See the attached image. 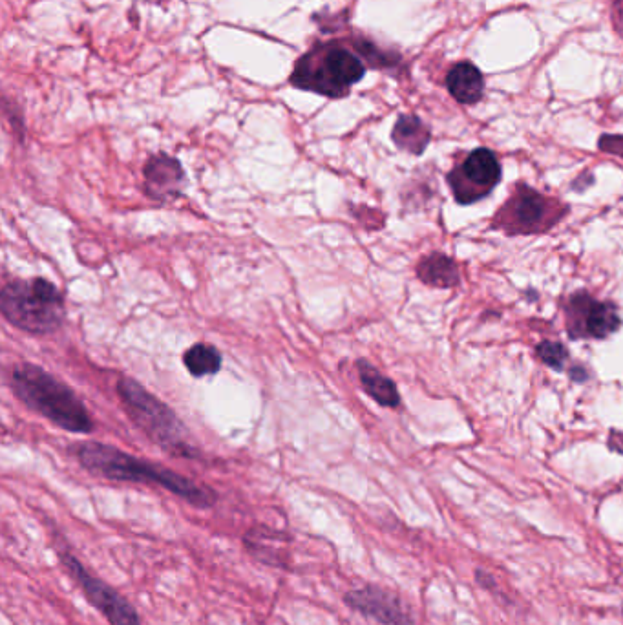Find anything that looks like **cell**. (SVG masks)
I'll return each mask as SVG.
<instances>
[{
  "label": "cell",
  "instance_id": "obj_3",
  "mask_svg": "<svg viewBox=\"0 0 623 625\" xmlns=\"http://www.w3.org/2000/svg\"><path fill=\"white\" fill-rule=\"evenodd\" d=\"M364 46L351 50L344 41L318 43L298 59L295 72L291 74V85L300 90H309L320 96L344 97L349 88L357 85L366 74V64L360 53Z\"/></svg>",
  "mask_w": 623,
  "mask_h": 625
},
{
  "label": "cell",
  "instance_id": "obj_7",
  "mask_svg": "<svg viewBox=\"0 0 623 625\" xmlns=\"http://www.w3.org/2000/svg\"><path fill=\"white\" fill-rule=\"evenodd\" d=\"M57 556L63 563L64 569L85 593L86 600L105 616L110 625H141V618L136 607L130 604L123 594L117 593L114 587L99 580L94 574L88 573L74 554L59 549Z\"/></svg>",
  "mask_w": 623,
  "mask_h": 625
},
{
  "label": "cell",
  "instance_id": "obj_18",
  "mask_svg": "<svg viewBox=\"0 0 623 625\" xmlns=\"http://www.w3.org/2000/svg\"><path fill=\"white\" fill-rule=\"evenodd\" d=\"M536 351L539 359L556 371H563L565 362L569 361V350L560 342H543Z\"/></svg>",
  "mask_w": 623,
  "mask_h": 625
},
{
  "label": "cell",
  "instance_id": "obj_16",
  "mask_svg": "<svg viewBox=\"0 0 623 625\" xmlns=\"http://www.w3.org/2000/svg\"><path fill=\"white\" fill-rule=\"evenodd\" d=\"M276 534H278V532L267 530L265 527L251 530V532H247L245 538H243L245 549L251 552V556L265 563V565H275V567L284 565L286 562L282 560L280 547L276 549V547H271V545H269L271 541L275 540Z\"/></svg>",
  "mask_w": 623,
  "mask_h": 625
},
{
  "label": "cell",
  "instance_id": "obj_14",
  "mask_svg": "<svg viewBox=\"0 0 623 625\" xmlns=\"http://www.w3.org/2000/svg\"><path fill=\"white\" fill-rule=\"evenodd\" d=\"M357 370H359L360 382L366 393L373 397L377 403L386 408H395L401 404V395L397 392L395 382L384 377L381 371L375 366H371L370 362H357Z\"/></svg>",
  "mask_w": 623,
  "mask_h": 625
},
{
  "label": "cell",
  "instance_id": "obj_8",
  "mask_svg": "<svg viewBox=\"0 0 623 625\" xmlns=\"http://www.w3.org/2000/svg\"><path fill=\"white\" fill-rule=\"evenodd\" d=\"M563 309L567 318V331L572 339H607L622 324L614 304L598 302L585 291L567 298Z\"/></svg>",
  "mask_w": 623,
  "mask_h": 625
},
{
  "label": "cell",
  "instance_id": "obj_2",
  "mask_svg": "<svg viewBox=\"0 0 623 625\" xmlns=\"http://www.w3.org/2000/svg\"><path fill=\"white\" fill-rule=\"evenodd\" d=\"M11 388L30 410L66 432L90 434L94 421L85 404L64 382L43 368L24 362L11 371Z\"/></svg>",
  "mask_w": 623,
  "mask_h": 625
},
{
  "label": "cell",
  "instance_id": "obj_10",
  "mask_svg": "<svg viewBox=\"0 0 623 625\" xmlns=\"http://www.w3.org/2000/svg\"><path fill=\"white\" fill-rule=\"evenodd\" d=\"M344 602L353 611H359L360 615L373 618L384 625L412 624V615L406 605L402 604L401 598L377 585H366L362 589L349 591L344 596Z\"/></svg>",
  "mask_w": 623,
  "mask_h": 625
},
{
  "label": "cell",
  "instance_id": "obj_15",
  "mask_svg": "<svg viewBox=\"0 0 623 625\" xmlns=\"http://www.w3.org/2000/svg\"><path fill=\"white\" fill-rule=\"evenodd\" d=\"M393 143L410 154H423L430 143V130L419 117L401 116L391 132Z\"/></svg>",
  "mask_w": 623,
  "mask_h": 625
},
{
  "label": "cell",
  "instance_id": "obj_1",
  "mask_svg": "<svg viewBox=\"0 0 623 625\" xmlns=\"http://www.w3.org/2000/svg\"><path fill=\"white\" fill-rule=\"evenodd\" d=\"M74 454L83 468L92 472L94 476L105 477L112 481L156 485V487L169 490L198 509H211L218 501V494L212 488L198 485L196 481L181 476L170 468L128 456L123 450L114 446L83 443V445L75 446Z\"/></svg>",
  "mask_w": 623,
  "mask_h": 625
},
{
  "label": "cell",
  "instance_id": "obj_13",
  "mask_svg": "<svg viewBox=\"0 0 623 625\" xmlns=\"http://www.w3.org/2000/svg\"><path fill=\"white\" fill-rule=\"evenodd\" d=\"M417 276L426 286L455 287L461 282L459 269L450 256L433 253L417 265Z\"/></svg>",
  "mask_w": 623,
  "mask_h": 625
},
{
  "label": "cell",
  "instance_id": "obj_5",
  "mask_svg": "<svg viewBox=\"0 0 623 625\" xmlns=\"http://www.w3.org/2000/svg\"><path fill=\"white\" fill-rule=\"evenodd\" d=\"M117 393L123 401L128 417L156 443L172 456L196 457L198 450L191 443V435L185 424L169 406L161 403L152 393L143 390L138 382L121 377Z\"/></svg>",
  "mask_w": 623,
  "mask_h": 625
},
{
  "label": "cell",
  "instance_id": "obj_17",
  "mask_svg": "<svg viewBox=\"0 0 623 625\" xmlns=\"http://www.w3.org/2000/svg\"><path fill=\"white\" fill-rule=\"evenodd\" d=\"M183 364L194 377L214 375L222 368V355H220V351L212 348L209 344H196V346H192L191 350L185 351Z\"/></svg>",
  "mask_w": 623,
  "mask_h": 625
},
{
  "label": "cell",
  "instance_id": "obj_9",
  "mask_svg": "<svg viewBox=\"0 0 623 625\" xmlns=\"http://www.w3.org/2000/svg\"><path fill=\"white\" fill-rule=\"evenodd\" d=\"M501 180V167L492 150L477 149L463 161L461 167L448 174V183L455 200L463 205L485 198Z\"/></svg>",
  "mask_w": 623,
  "mask_h": 625
},
{
  "label": "cell",
  "instance_id": "obj_4",
  "mask_svg": "<svg viewBox=\"0 0 623 625\" xmlns=\"http://www.w3.org/2000/svg\"><path fill=\"white\" fill-rule=\"evenodd\" d=\"M0 311L15 328L32 335H48L63 324L64 298L44 278L13 280L0 291Z\"/></svg>",
  "mask_w": 623,
  "mask_h": 625
},
{
  "label": "cell",
  "instance_id": "obj_19",
  "mask_svg": "<svg viewBox=\"0 0 623 625\" xmlns=\"http://www.w3.org/2000/svg\"><path fill=\"white\" fill-rule=\"evenodd\" d=\"M600 149L607 154L623 158V136H603L600 139Z\"/></svg>",
  "mask_w": 623,
  "mask_h": 625
},
{
  "label": "cell",
  "instance_id": "obj_6",
  "mask_svg": "<svg viewBox=\"0 0 623 625\" xmlns=\"http://www.w3.org/2000/svg\"><path fill=\"white\" fill-rule=\"evenodd\" d=\"M565 212V205L521 183L497 212L492 227L507 234L543 233L560 222Z\"/></svg>",
  "mask_w": 623,
  "mask_h": 625
},
{
  "label": "cell",
  "instance_id": "obj_12",
  "mask_svg": "<svg viewBox=\"0 0 623 625\" xmlns=\"http://www.w3.org/2000/svg\"><path fill=\"white\" fill-rule=\"evenodd\" d=\"M446 85L450 94L465 105H474L481 97L485 90V81L483 75L477 70L474 64L461 63L452 68V72L448 74Z\"/></svg>",
  "mask_w": 623,
  "mask_h": 625
},
{
  "label": "cell",
  "instance_id": "obj_11",
  "mask_svg": "<svg viewBox=\"0 0 623 625\" xmlns=\"http://www.w3.org/2000/svg\"><path fill=\"white\" fill-rule=\"evenodd\" d=\"M145 192L154 200L176 198L185 183V174L178 159L158 154L148 159L145 169Z\"/></svg>",
  "mask_w": 623,
  "mask_h": 625
}]
</instances>
